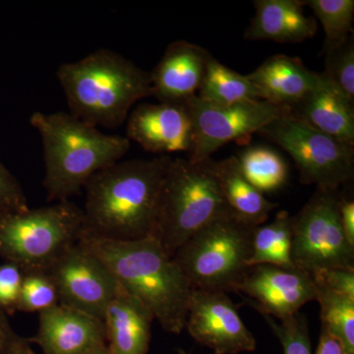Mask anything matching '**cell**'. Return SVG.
I'll use <instances>...</instances> for the list:
<instances>
[{"label":"cell","mask_w":354,"mask_h":354,"mask_svg":"<svg viewBox=\"0 0 354 354\" xmlns=\"http://www.w3.org/2000/svg\"><path fill=\"white\" fill-rule=\"evenodd\" d=\"M304 4L312 9L323 26L326 51L341 46L353 36V0H308Z\"/></svg>","instance_id":"26"},{"label":"cell","mask_w":354,"mask_h":354,"mask_svg":"<svg viewBox=\"0 0 354 354\" xmlns=\"http://www.w3.org/2000/svg\"><path fill=\"white\" fill-rule=\"evenodd\" d=\"M337 191L317 189L292 218L291 259L313 274L332 268L354 269V247L348 243L339 218Z\"/></svg>","instance_id":"9"},{"label":"cell","mask_w":354,"mask_h":354,"mask_svg":"<svg viewBox=\"0 0 354 354\" xmlns=\"http://www.w3.org/2000/svg\"><path fill=\"white\" fill-rule=\"evenodd\" d=\"M235 293L263 316L283 320L316 300V285L311 274L297 267L258 265L247 271Z\"/></svg>","instance_id":"13"},{"label":"cell","mask_w":354,"mask_h":354,"mask_svg":"<svg viewBox=\"0 0 354 354\" xmlns=\"http://www.w3.org/2000/svg\"><path fill=\"white\" fill-rule=\"evenodd\" d=\"M315 285L322 328L341 341L346 354H354V299Z\"/></svg>","instance_id":"25"},{"label":"cell","mask_w":354,"mask_h":354,"mask_svg":"<svg viewBox=\"0 0 354 354\" xmlns=\"http://www.w3.org/2000/svg\"><path fill=\"white\" fill-rule=\"evenodd\" d=\"M23 272L24 274L16 311L41 313L59 304L57 286L48 271Z\"/></svg>","instance_id":"28"},{"label":"cell","mask_w":354,"mask_h":354,"mask_svg":"<svg viewBox=\"0 0 354 354\" xmlns=\"http://www.w3.org/2000/svg\"><path fill=\"white\" fill-rule=\"evenodd\" d=\"M30 123L43 144V184L50 202L80 194L97 172L120 162L130 150L127 137L106 134L70 113L36 111Z\"/></svg>","instance_id":"3"},{"label":"cell","mask_w":354,"mask_h":354,"mask_svg":"<svg viewBox=\"0 0 354 354\" xmlns=\"http://www.w3.org/2000/svg\"><path fill=\"white\" fill-rule=\"evenodd\" d=\"M19 337L12 329L8 315L0 308V354H6L13 342Z\"/></svg>","instance_id":"34"},{"label":"cell","mask_w":354,"mask_h":354,"mask_svg":"<svg viewBox=\"0 0 354 354\" xmlns=\"http://www.w3.org/2000/svg\"><path fill=\"white\" fill-rule=\"evenodd\" d=\"M339 218L344 235L348 243L354 247V202L353 200H339Z\"/></svg>","instance_id":"33"},{"label":"cell","mask_w":354,"mask_h":354,"mask_svg":"<svg viewBox=\"0 0 354 354\" xmlns=\"http://www.w3.org/2000/svg\"><path fill=\"white\" fill-rule=\"evenodd\" d=\"M79 243L109 268L118 285L152 314L162 329L185 330L192 288L155 235L132 241L82 234Z\"/></svg>","instance_id":"2"},{"label":"cell","mask_w":354,"mask_h":354,"mask_svg":"<svg viewBox=\"0 0 354 354\" xmlns=\"http://www.w3.org/2000/svg\"><path fill=\"white\" fill-rule=\"evenodd\" d=\"M236 158L247 180L263 194L274 192L286 185L288 164L277 151L268 147L254 146L247 148Z\"/></svg>","instance_id":"24"},{"label":"cell","mask_w":354,"mask_h":354,"mask_svg":"<svg viewBox=\"0 0 354 354\" xmlns=\"http://www.w3.org/2000/svg\"><path fill=\"white\" fill-rule=\"evenodd\" d=\"M86 354H111L109 353L108 346L106 344H104V346H99V348L93 349V351H88V353Z\"/></svg>","instance_id":"37"},{"label":"cell","mask_w":354,"mask_h":354,"mask_svg":"<svg viewBox=\"0 0 354 354\" xmlns=\"http://www.w3.org/2000/svg\"><path fill=\"white\" fill-rule=\"evenodd\" d=\"M6 354H35L32 348V342L26 337H18L13 342Z\"/></svg>","instance_id":"36"},{"label":"cell","mask_w":354,"mask_h":354,"mask_svg":"<svg viewBox=\"0 0 354 354\" xmlns=\"http://www.w3.org/2000/svg\"><path fill=\"white\" fill-rule=\"evenodd\" d=\"M264 318L281 342L283 354H312L308 323L304 315L297 313L279 321L269 316Z\"/></svg>","instance_id":"29"},{"label":"cell","mask_w":354,"mask_h":354,"mask_svg":"<svg viewBox=\"0 0 354 354\" xmlns=\"http://www.w3.org/2000/svg\"><path fill=\"white\" fill-rule=\"evenodd\" d=\"M177 353L178 354H191L190 353H188V351H184L183 348H178L177 349Z\"/></svg>","instance_id":"38"},{"label":"cell","mask_w":354,"mask_h":354,"mask_svg":"<svg viewBox=\"0 0 354 354\" xmlns=\"http://www.w3.org/2000/svg\"><path fill=\"white\" fill-rule=\"evenodd\" d=\"M23 270L13 263L0 265V308L8 314L16 312L19 300Z\"/></svg>","instance_id":"30"},{"label":"cell","mask_w":354,"mask_h":354,"mask_svg":"<svg viewBox=\"0 0 354 354\" xmlns=\"http://www.w3.org/2000/svg\"><path fill=\"white\" fill-rule=\"evenodd\" d=\"M255 227L230 214L193 235L172 259L192 290L235 292L250 269Z\"/></svg>","instance_id":"7"},{"label":"cell","mask_w":354,"mask_h":354,"mask_svg":"<svg viewBox=\"0 0 354 354\" xmlns=\"http://www.w3.org/2000/svg\"><path fill=\"white\" fill-rule=\"evenodd\" d=\"M315 354H346V351L337 337L322 328Z\"/></svg>","instance_id":"35"},{"label":"cell","mask_w":354,"mask_h":354,"mask_svg":"<svg viewBox=\"0 0 354 354\" xmlns=\"http://www.w3.org/2000/svg\"><path fill=\"white\" fill-rule=\"evenodd\" d=\"M312 276L316 283L354 299V269L353 268H332V269L321 270Z\"/></svg>","instance_id":"32"},{"label":"cell","mask_w":354,"mask_h":354,"mask_svg":"<svg viewBox=\"0 0 354 354\" xmlns=\"http://www.w3.org/2000/svg\"><path fill=\"white\" fill-rule=\"evenodd\" d=\"M153 320L145 306L118 286L102 318L109 353L148 354Z\"/></svg>","instance_id":"18"},{"label":"cell","mask_w":354,"mask_h":354,"mask_svg":"<svg viewBox=\"0 0 354 354\" xmlns=\"http://www.w3.org/2000/svg\"><path fill=\"white\" fill-rule=\"evenodd\" d=\"M194 125V143L188 160L199 164L230 142L247 139L281 116L290 109L264 100L220 106L198 95L185 102Z\"/></svg>","instance_id":"10"},{"label":"cell","mask_w":354,"mask_h":354,"mask_svg":"<svg viewBox=\"0 0 354 354\" xmlns=\"http://www.w3.org/2000/svg\"><path fill=\"white\" fill-rule=\"evenodd\" d=\"M234 214L221 194L211 158L192 164L172 158L165 176L155 236L169 257L193 235Z\"/></svg>","instance_id":"5"},{"label":"cell","mask_w":354,"mask_h":354,"mask_svg":"<svg viewBox=\"0 0 354 354\" xmlns=\"http://www.w3.org/2000/svg\"><path fill=\"white\" fill-rule=\"evenodd\" d=\"M237 309L227 293L193 290L185 329L193 339L211 348L214 354L252 353L257 342Z\"/></svg>","instance_id":"12"},{"label":"cell","mask_w":354,"mask_h":354,"mask_svg":"<svg viewBox=\"0 0 354 354\" xmlns=\"http://www.w3.org/2000/svg\"><path fill=\"white\" fill-rule=\"evenodd\" d=\"M247 77L262 100L285 108L328 85L322 74L307 69L299 58L283 55L270 57Z\"/></svg>","instance_id":"17"},{"label":"cell","mask_w":354,"mask_h":354,"mask_svg":"<svg viewBox=\"0 0 354 354\" xmlns=\"http://www.w3.org/2000/svg\"><path fill=\"white\" fill-rule=\"evenodd\" d=\"M29 208L19 181L0 162V209L23 211Z\"/></svg>","instance_id":"31"},{"label":"cell","mask_w":354,"mask_h":354,"mask_svg":"<svg viewBox=\"0 0 354 354\" xmlns=\"http://www.w3.org/2000/svg\"><path fill=\"white\" fill-rule=\"evenodd\" d=\"M169 156L120 160L86 184L84 234L132 241L155 235Z\"/></svg>","instance_id":"1"},{"label":"cell","mask_w":354,"mask_h":354,"mask_svg":"<svg viewBox=\"0 0 354 354\" xmlns=\"http://www.w3.org/2000/svg\"><path fill=\"white\" fill-rule=\"evenodd\" d=\"M203 101L220 106L262 100L258 88L247 75H241L209 57L197 94Z\"/></svg>","instance_id":"22"},{"label":"cell","mask_w":354,"mask_h":354,"mask_svg":"<svg viewBox=\"0 0 354 354\" xmlns=\"http://www.w3.org/2000/svg\"><path fill=\"white\" fill-rule=\"evenodd\" d=\"M127 138L158 156L190 153L194 125L186 104H141L127 118Z\"/></svg>","instance_id":"14"},{"label":"cell","mask_w":354,"mask_h":354,"mask_svg":"<svg viewBox=\"0 0 354 354\" xmlns=\"http://www.w3.org/2000/svg\"><path fill=\"white\" fill-rule=\"evenodd\" d=\"M288 109L293 118L337 141L354 146V104L329 84Z\"/></svg>","instance_id":"20"},{"label":"cell","mask_w":354,"mask_h":354,"mask_svg":"<svg viewBox=\"0 0 354 354\" xmlns=\"http://www.w3.org/2000/svg\"><path fill=\"white\" fill-rule=\"evenodd\" d=\"M70 113L94 127L122 124L140 100L152 97L150 73L106 48L58 67Z\"/></svg>","instance_id":"4"},{"label":"cell","mask_w":354,"mask_h":354,"mask_svg":"<svg viewBox=\"0 0 354 354\" xmlns=\"http://www.w3.org/2000/svg\"><path fill=\"white\" fill-rule=\"evenodd\" d=\"M29 339L44 354H86L106 344L102 320L60 304L39 313L38 330Z\"/></svg>","instance_id":"15"},{"label":"cell","mask_w":354,"mask_h":354,"mask_svg":"<svg viewBox=\"0 0 354 354\" xmlns=\"http://www.w3.org/2000/svg\"><path fill=\"white\" fill-rule=\"evenodd\" d=\"M326 68L322 76L344 99L354 104L353 37L332 50L326 51Z\"/></svg>","instance_id":"27"},{"label":"cell","mask_w":354,"mask_h":354,"mask_svg":"<svg viewBox=\"0 0 354 354\" xmlns=\"http://www.w3.org/2000/svg\"><path fill=\"white\" fill-rule=\"evenodd\" d=\"M211 53L185 41L169 44L150 73L152 97L160 102L185 104L197 95Z\"/></svg>","instance_id":"16"},{"label":"cell","mask_w":354,"mask_h":354,"mask_svg":"<svg viewBox=\"0 0 354 354\" xmlns=\"http://www.w3.org/2000/svg\"><path fill=\"white\" fill-rule=\"evenodd\" d=\"M292 158L300 183L317 189L337 191L354 174V148L319 131L290 114L281 116L259 132Z\"/></svg>","instance_id":"8"},{"label":"cell","mask_w":354,"mask_h":354,"mask_svg":"<svg viewBox=\"0 0 354 354\" xmlns=\"http://www.w3.org/2000/svg\"><path fill=\"white\" fill-rule=\"evenodd\" d=\"M292 218L286 211L279 212L272 223L255 227L252 254L249 266L274 265L292 268Z\"/></svg>","instance_id":"23"},{"label":"cell","mask_w":354,"mask_h":354,"mask_svg":"<svg viewBox=\"0 0 354 354\" xmlns=\"http://www.w3.org/2000/svg\"><path fill=\"white\" fill-rule=\"evenodd\" d=\"M57 286L59 304L102 320L118 290L106 264L77 242L48 270Z\"/></svg>","instance_id":"11"},{"label":"cell","mask_w":354,"mask_h":354,"mask_svg":"<svg viewBox=\"0 0 354 354\" xmlns=\"http://www.w3.org/2000/svg\"><path fill=\"white\" fill-rule=\"evenodd\" d=\"M211 167L228 207L241 220L258 227L264 225L270 214L278 208V204L266 199L247 180L234 156L218 162L211 158Z\"/></svg>","instance_id":"21"},{"label":"cell","mask_w":354,"mask_h":354,"mask_svg":"<svg viewBox=\"0 0 354 354\" xmlns=\"http://www.w3.org/2000/svg\"><path fill=\"white\" fill-rule=\"evenodd\" d=\"M83 232V209L70 200L23 211L0 209V258L23 272L48 271Z\"/></svg>","instance_id":"6"},{"label":"cell","mask_w":354,"mask_h":354,"mask_svg":"<svg viewBox=\"0 0 354 354\" xmlns=\"http://www.w3.org/2000/svg\"><path fill=\"white\" fill-rule=\"evenodd\" d=\"M304 1L299 0H256V13L244 38L250 41H274L297 44L306 41L317 31L313 18L305 15Z\"/></svg>","instance_id":"19"}]
</instances>
